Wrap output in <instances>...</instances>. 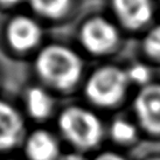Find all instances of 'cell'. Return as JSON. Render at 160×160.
Listing matches in <instances>:
<instances>
[{"label": "cell", "instance_id": "6da1fadb", "mask_svg": "<svg viewBox=\"0 0 160 160\" xmlns=\"http://www.w3.org/2000/svg\"><path fill=\"white\" fill-rule=\"evenodd\" d=\"M35 69L46 83L56 89L68 90L80 81L83 62L72 49L62 45H49L38 55Z\"/></svg>", "mask_w": 160, "mask_h": 160}, {"label": "cell", "instance_id": "7a4b0ae2", "mask_svg": "<svg viewBox=\"0 0 160 160\" xmlns=\"http://www.w3.org/2000/svg\"><path fill=\"white\" fill-rule=\"evenodd\" d=\"M58 128L63 137L83 150L95 147L103 137V125L93 112L81 107H70L61 112Z\"/></svg>", "mask_w": 160, "mask_h": 160}, {"label": "cell", "instance_id": "3957f363", "mask_svg": "<svg viewBox=\"0 0 160 160\" xmlns=\"http://www.w3.org/2000/svg\"><path fill=\"white\" fill-rule=\"evenodd\" d=\"M130 81L126 70L105 66L93 71L85 83V95L99 107H113L126 95Z\"/></svg>", "mask_w": 160, "mask_h": 160}, {"label": "cell", "instance_id": "277c9868", "mask_svg": "<svg viewBox=\"0 0 160 160\" xmlns=\"http://www.w3.org/2000/svg\"><path fill=\"white\" fill-rule=\"evenodd\" d=\"M80 40L89 53L103 55L111 52L119 41L118 29L103 17H95L81 27Z\"/></svg>", "mask_w": 160, "mask_h": 160}, {"label": "cell", "instance_id": "5b68a950", "mask_svg": "<svg viewBox=\"0 0 160 160\" xmlns=\"http://www.w3.org/2000/svg\"><path fill=\"white\" fill-rule=\"evenodd\" d=\"M139 124L147 132L160 134V84L144 87L133 103Z\"/></svg>", "mask_w": 160, "mask_h": 160}, {"label": "cell", "instance_id": "8992f818", "mask_svg": "<svg viewBox=\"0 0 160 160\" xmlns=\"http://www.w3.org/2000/svg\"><path fill=\"white\" fill-rule=\"evenodd\" d=\"M6 35L12 48L18 52H27L39 45L42 31L34 19L26 15H18L9 21Z\"/></svg>", "mask_w": 160, "mask_h": 160}, {"label": "cell", "instance_id": "52a82bcc", "mask_svg": "<svg viewBox=\"0 0 160 160\" xmlns=\"http://www.w3.org/2000/svg\"><path fill=\"white\" fill-rule=\"evenodd\" d=\"M113 12L126 28L138 29L151 20L152 0H111Z\"/></svg>", "mask_w": 160, "mask_h": 160}, {"label": "cell", "instance_id": "ba28073f", "mask_svg": "<svg viewBox=\"0 0 160 160\" xmlns=\"http://www.w3.org/2000/svg\"><path fill=\"white\" fill-rule=\"evenodd\" d=\"M23 132L25 124L21 115L11 104L0 101V151L15 146Z\"/></svg>", "mask_w": 160, "mask_h": 160}, {"label": "cell", "instance_id": "9c48e42d", "mask_svg": "<svg viewBox=\"0 0 160 160\" xmlns=\"http://www.w3.org/2000/svg\"><path fill=\"white\" fill-rule=\"evenodd\" d=\"M25 151L31 160H58L60 146L49 131L36 130L27 138Z\"/></svg>", "mask_w": 160, "mask_h": 160}, {"label": "cell", "instance_id": "30bf717a", "mask_svg": "<svg viewBox=\"0 0 160 160\" xmlns=\"http://www.w3.org/2000/svg\"><path fill=\"white\" fill-rule=\"evenodd\" d=\"M26 108L33 118L45 119L53 112L54 99L45 89L32 87L26 92Z\"/></svg>", "mask_w": 160, "mask_h": 160}, {"label": "cell", "instance_id": "8fae6325", "mask_svg": "<svg viewBox=\"0 0 160 160\" xmlns=\"http://www.w3.org/2000/svg\"><path fill=\"white\" fill-rule=\"evenodd\" d=\"M38 14L48 19H58L68 12L71 0H28Z\"/></svg>", "mask_w": 160, "mask_h": 160}, {"label": "cell", "instance_id": "7c38bea8", "mask_svg": "<svg viewBox=\"0 0 160 160\" xmlns=\"http://www.w3.org/2000/svg\"><path fill=\"white\" fill-rule=\"evenodd\" d=\"M110 133L113 140L126 144L134 140L137 137V128L126 119H116L110 128Z\"/></svg>", "mask_w": 160, "mask_h": 160}, {"label": "cell", "instance_id": "4fadbf2b", "mask_svg": "<svg viewBox=\"0 0 160 160\" xmlns=\"http://www.w3.org/2000/svg\"><path fill=\"white\" fill-rule=\"evenodd\" d=\"M126 74H128L130 83L140 84L144 87L150 84L148 82L151 78V69L144 63H136L133 66H131L126 70Z\"/></svg>", "mask_w": 160, "mask_h": 160}, {"label": "cell", "instance_id": "5bb4252c", "mask_svg": "<svg viewBox=\"0 0 160 160\" xmlns=\"http://www.w3.org/2000/svg\"><path fill=\"white\" fill-rule=\"evenodd\" d=\"M144 49L151 58H160V25H157L144 39Z\"/></svg>", "mask_w": 160, "mask_h": 160}, {"label": "cell", "instance_id": "9a60e30c", "mask_svg": "<svg viewBox=\"0 0 160 160\" xmlns=\"http://www.w3.org/2000/svg\"><path fill=\"white\" fill-rule=\"evenodd\" d=\"M95 160H126V159H124L123 157L117 154V153H113V152H104L102 154H99Z\"/></svg>", "mask_w": 160, "mask_h": 160}, {"label": "cell", "instance_id": "2e32d148", "mask_svg": "<svg viewBox=\"0 0 160 160\" xmlns=\"http://www.w3.org/2000/svg\"><path fill=\"white\" fill-rule=\"evenodd\" d=\"M58 160H85L84 157L78 154V153H67L64 156L60 157Z\"/></svg>", "mask_w": 160, "mask_h": 160}, {"label": "cell", "instance_id": "e0dca14e", "mask_svg": "<svg viewBox=\"0 0 160 160\" xmlns=\"http://www.w3.org/2000/svg\"><path fill=\"white\" fill-rule=\"evenodd\" d=\"M21 0H0V4L5 6H13V5L19 4Z\"/></svg>", "mask_w": 160, "mask_h": 160}, {"label": "cell", "instance_id": "ac0fdd59", "mask_svg": "<svg viewBox=\"0 0 160 160\" xmlns=\"http://www.w3.org/2000/svg\"><path fill=\"white\" fill-rule=\"evenodd\" d=\"M148 160H160V158H151V159H148Z\"/></svg>", "mask_w": 160, "mask_h": 160}]
</instances>
